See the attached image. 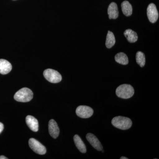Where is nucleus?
I'll return each mask as SVG.
<instances>
[{"instance_id":"nucleus-1","label":"nucleus","mask_w":159,"mask_h":159,"mask_svg":"<svg viewBox=\"0 0 159 159\" xmlns=\"http://www.w3.org/2000/svg\"><path fill=\"white\" fill-rule=\"evenodd\" d=\"M111 123L116 128L122 130L129 129L132 125V122L130 119L122 116L115 117L112 120Z\"/></svg>"},{"instance_id":"nucleus-2","label":"nucleus","mask_w":159,"mask_h":159,"mask_svg":"<svg viewBox=\"0 0 159 159\" xmlns=\"http://www.w3.org/2000/svg\"><path fill=\"white\" fill-rule=\"evenodd\" d=\"M33 92L27 88H24L16 93L14 99L18 102H28L31 101L33 98Z\"/></svg>"},{"instance_id":"nucleus-3","label":"nucleus","mask_w":159,"mask_h":159,"mask_svg":"<svg viewBox=\"0 0 159 159\" xmlns=\"http://www.w3.org/2000/svg\"><path fill=\"white\" fill-rule=\"evenodd\" d=\"M134 91L131 85L123 84L118 87L116 90V94L119 98L127 99L133 96Z\"/></svg>"},{"instance_id":"nucleus-4","label":"nucleus","mask_w":159,"mask_h":159,"mask_svg":"<svg viewBox=\"0 0 159 159\" xmlns=\"http://www.w3.org/2000/svg\"><path fill=\"white\" fill-rule=\"evenodd\" d=\"M43 76L46 80L52 83H57L61 81L62 77L57 71L48 69L43 72Z\"/></svg>"},{"instance_id":"nucleus-5","label":"nucleus","mask_w":159,"mask_h":159,"mask_svg":"<svg viewBox=\"0 0 159 159\" xmlns=\"http://www.w3.org/2000/svg\"><path fill=\"white\" fill-rule=\"evenodd\" d=\"M29 143L30 148L35 153L39 155H44L47 152L45 147L36 139L32 138L30 139Z\"/></svg>"},{"instance_id":"nucleus-6","label":"nucleus","mask_w":159,"mask_h":159,"mask_svg":"<svg viewBox=\"0 0 159 159\" xmlns=\"http://www.w3.org/2000/svg\"><path fill=\"white\" fill-rule=\"evenodd\" d=\"M93 109L87 106H80L76 111L77 116L83 119L90 118L93 116Z\"/></svg>"},{"instance_id":"nucleus-7","label":"nucleus","mask_w":159,"mask_h":159,"mask_svg":"<svg viewBox=\"0 0 159 159\" xmlns=\"http://www.w3.org/2000/svg\"><path fill=\"white\" fill-rule=\"evenodd\" d=\"M147 16L150 22L155 23L159 17L158 12L156 6L153 3H151L147 8Z\"/></svg>"},{"instance_id":"nucleus-8","label":"nucleus","mask_w":159,"mask_h":159,"mask_svg":"<svg viewBox=\"0 0 159 159\" xmlns=\"http://www.w3.org/2000/svg\"><path fill=\"white\" fill-rule=\"evenodd\" d=\"M48 127L50 135L54 139H57L59 136L60 130L56 121L54 119H51L49 122Z\"/></svg>"},{"instance_id":"nucleus-9","label":"nucleus","mask_w":159,"mask_h":159,"mask_svg":"<svg viewBox=\"0 0 159 159\" xmlns=\"http://www.w3.org/2000/svg\"><path fill=\"white\" fill-rule=\"evenodd\" d=\"M86 139L89 142L90 144L93 148L98 151H101L102 149V146L97 137L91 133L87 134Z\"/></svg>"},{"instance_id":"nucleus-10","label":"nucleus","mask_w":159,"mask_h":159,"mask_svg":"<svg viewBox=\"0 0 159 159\" xmlns=\"http://www.w3.org/2000/svg\"><path fill=\"white\" fill-rule=\"evenodd\" d=\"M26 122L29 128L34 132L39 130V123L37 119L31 116H28L26 118Z\"/></svg>"},{"instance_id":"nucleus-11","label":"nucleus","mask_w":159,"mask_h":159,"mask_svg":"<svg viewBox=\"0 0 159 159\" xmlns=\"http://www.w3.org/2000/svg\"><path fill=\"white\" fill-rule=\"evenodd\" d=\"M107 13L110 19H116L119 16V10L117 4L115 2L111 3L107 9Z\"/></svg>"},{"instance_id":"nucleus-12","label":"nucleus","mask_w":159,"mask_h":159,"mask_svg":"<svg viewBox=\"0 0 159 159\" xmlns=\"http://www.w3.org/2000/svg\"><path fill=\"white\" fill-rule=\"evenodd\" d=\"M12 69L11 64L5 59H0V74L5 75L9 74Z\"/></svg>"},{"instance_id":"nucleus-13","label":"nucleus","mask_w":159,"mask_h":159,"mask_svg":"<svg viewBox=\"0 0 159 159\" xmlns=\"http://www.w3.org/2000/svg\"><path fill=\"white\" fill-rule=\"evenodd\" d=\"M124 35L129 43H135L138 40V36L136 32L130 29L124 31Z\"/></svg>"},{"instance_id":"nucleus-14","label":"nucleus","mask_w":159,"mask_h":159,"mask_svg":"<svg viewBox=\"0 0 159 159\" xmlns=\"http://www.w3.org/2000/svg\"><path fill=\"white\" fill-rule=\"evenodd\" d=\"M74 139L75 145L80 151L82 153H85L87 151L86 148L80 137L77 135H75L74 136Z\"/></svg>"},{"instance_id":"nucleus-15","label":"nucleus","mask_w":159,"mask_h":159,"mask_svg":"<svg viewBox=\"0 0 159 159\" xmlns=\"http://www.w3.org/2000/svg\"><path fill=\"white\" fill-rule=\"evenodd\" d=\"M121 7L122 12L125 16H130L132 14V7L128 1H124L122 3Z\"/></svg>"},{"instance_id":"nucleus-16","label":"nucleus","mask_w":159,"mask_h":159,"mask_svg":"<svg viewBox=\"0 0 159 159\" xmlns=\"http://www.w3.org/2000/svg\"><path fill=\"white\" fill-rule=\"evenodd\" d=\"M115 60L117 62L123 65L128 64L129 60L127 55L124 53H118L115 56Z\"/></svg>"},{"instance_id":"nucleus-17","label":"nucleus","mask_w":159,"mask_h":159,"mask_svg":"<svg viewBox=\"0 0 159 159\" xmlns=\"http://www.w3.org/2000/svg\"><path fill=\"white\" fill-rule=\"evenodd\" d=\"M116 43V39L112 32L108 31L107 35L106 46L107 48H111L115 45Z\"/></svg>"},{"instance_id":"nucleus-18","label":"nucleus","mask_w":159,"mask_h":159,"mask_svg":"<svg viewBox=\"0 0 159 159\" xmlns=\"http://www.w3.org/2000/svg\"><path fill=\"white\" fill-rule=\"evenodd\" d=\"M136 60L137 63L140 66L143 67L145 66V57L144 53H142L141 51H138L136 55Z\"/></svg>"},{"instance_id":"nucleus-19","label":"nucleus","mask_w":159,"mask_h":159,"mask_svg":"<svg viewBox=\"0 0 159 159\" xmlns=\"http://www.w3.org/2000/svg\"><path fill=\"white\" fill-rule=\"evenodd\" d=\"M4 125L2 123V122H0V134L2 132V131L3 129H4Z\"/></svg>"},{"instance_id":"nucleus-20","label":"nucleus","mask_w":159,"mask_h":159,"mask_svg":"<svg viewBox=\"0 0 159 159\" xmlns=\"http://www.w3.org/2000/svg\"><path fill=\"white\" fill-rule=\"evenodd\" d=\"M8 158L4 156H0V159H7Z\"/></svg>"},{"instance_id":"nucleus-21","label":"nucleus","mask_w":159,"mask_h":159,"mask_svg":"<svg viewBox=\"0 0 159 159\" xmlns=\"http://www.w3.org/2000/svg\"><path fill=\"white\" fill-rule=\"evenodd\" d=\"M120 159H128V158H127L125 157H121L120 158Z\"/></svg>"}]
</instances>
